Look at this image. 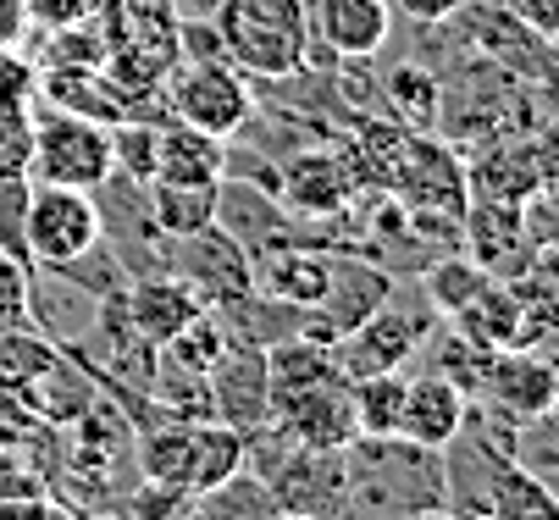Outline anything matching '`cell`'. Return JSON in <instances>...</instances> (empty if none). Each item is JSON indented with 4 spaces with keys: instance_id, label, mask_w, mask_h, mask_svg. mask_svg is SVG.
Listing matches in <instances>:
<instances>
[{
    "instance_id": "obj_1",
    "label": "cell",
    "mask_w": 559,
    "mask_h": 520,
    "mask_svg": "<svg viewBox=\"0 0 559 520\" xmlns=\"http://www.w3.org/2000/svg\"><path fill=\"white\" fill-rule=\"evenodd\" d=\"M227 66L245 78H294L310 66V7L305 0H222L216 7Z\"/></svg>"
},
{
    "instance_id": "obj_2",
    "label": "cell",
    "mask_w": 559,
    "mask_h": 520,
    "mask_svg": "<svg viewBox=\"0 0 559 520\" xmlns=\"http://www.w3.org/2000/svg\"><path fill=\"white\" fill-rule=\"evenodd\" d=\"M111 178V128L72 117V111H45L34 117V167L28 183H56V189H84L95 194Z\"/></svg>"
},
{
    "instance_id": "obj_3",
    "label": "cell",
    "mask_w": 559,
    "mask_h": 520,
    "mask_svg": "<svg viewBox=\"0 0 559 520\" xmlns=\"http://www.w3.org/2000/svg\"><path fill=\"white\" fill-rule=\"evenodd\" d=\"M23 244L34 271H56L100 244V205L84 189H56V183H28V210H23Z\"/></svg>"
},
{
    "instance_id": "obj_4",
    "label": "cell",
    "mask_w": 559,
    "mask_h": 520,
    "mask_svg": "<svg viewBox=\"0 0 559 520\" xmlns=\"http://www.w3.org/2000/svg\"><path fill=\"white\" fill-rule=\"evenodd\" d=\"M438 327V311L421 300V305H405L399 300V288H393V300L366 316L355 332H344L333 343V360L344 371V383H360V377H382V371H399V365H411L416 349L432 338Z\"/></svg>"
},
{
    "instance_id": "obj_5",
    "label": "cell",
    "mask_w": 559,
    "mask_h": 520,
    "mask_svg": "<svg viewBox=\"0 0 559 520\" xmlns=\"http://www.w3.org/2000/svg\"><path fill=\"white\" fill-rule=\"evenodd\" d=\"M167 106H173V122H189L200 133H216V138H233L238 128H250L255 117V89L238 66L227 61H183L167 72Z\"/></svg>"
},
{
    "instance_id": "obj_6",
    "label": "cell",
    "mask_w": 559,
    "mask_h": 520,
    "mask_svg": "<svg viewBox=\"0 0 559 520\" xmlns=\"http://www.w3.org/2000/svg\"><path fill=\"white\" fill-rule=\"evenodd\" d=\"M471 399L499 426H526L554 410V365L543 349H493Z\"/></svg>"
},
{
    "instance_id": "obj_7",
    "label": "cell",
    "mask_w": 559,
    "mask_h": 520,
    "mask_svg": "<svg viewBox=\"0 0 559 520\" xmlns=\"http://www.w3.org/2000/svg\"><path fill=\"white\" fill-rule=\"evenodd\" d=\"M167 271L183 277L194 293H200V305L205 311H222L233 300H245V293H255V271H250V255L238 250L216 221L189 239H173L167 250Z\"/></svg>"
},
{
    "instance_id": "obj_8",
    "label": "cell",
    "mask_w": 559,
    "mask_h": 520,
    "mask_svg": "<svg viewBox=\"0 0 559 520\" xmlns=\"http://www.w3.org/2000/svg\"><path fill=\"white\" fill-rule=\"evenodd\" d=\"M205 394H211V421L233 432H261L272 426V394H266V349L255 343H233L211 360L205 371Z\"/></svg>"
},
{
    "instance_id": "obj_9",
    "label": "cell",
    "mask_w": 559,
    "mask_h": 520,
    "mask_svg": "<svg viewBox=\"0 0 559 520\" xmlns=\"http://www.w3.org/2000/svg\"><path fill=\"white\" fill-rule=\"evenodd\" d=\"M393 271L371 255H338L328 266V288L316 300V322H322L328 343H338L344 332H355L366 316H377L388 300H393Z\"/></svg>"
},
{
    "instance_id": "obj_10",
    "label": "cell",
    "mask_w": 559,
    "mask_h": 520,
    "mask_svg": "<svg viewBox=\"0 0 559 520\" xmlns=\"http://www.w3.org/2000/svg\"><path fill=\"white\" fill-rule=\"evenodd\" d=\"M277 515H299V520H333L349 498H344V455H322V449H288L272 476H266Z\"/></svg>"
},
{
    "instance_id": "obj_11",
    "label": "cell",
    "mask_w": 559,
    "mask_h": 520,
    "mask_svg": "<svg viewBox=\"0 0 559 520\" xmlns=\"http://www.w3.org/2000/svg\"><path fill=\"white\" fill-rule=\"evenodd\" d=\"M117 305H122V322L150 343V349H162L167 338H178L205 305H200V293L173 277V271H144V277H128L122 293H117Z\"/></svg>"
},
{
    "instance_id": "obj_12",
    "label": "cell",
    "mask_w": 559,
    "mask_h": 520,
    "mask_svg": "<svg viewBox=\"0 0 559 520\" xmlns=\"http://www.w3.org/2000/svg\"><path fill=\"white\" fill-rule=\"evenodd\" d=\"M272 426L294 443V449H322V455H344L349 443L360 437L355 432V404H349V383H322L299 394L294 404H283L272 415Z\"/></svg>"
},
{
    "instance_id": "obj_13",
    "label": "cell",
    "mask_w": 559,
    "mask_h": 520,
    "mask_svg": "<svg viewBox=\"0 0 559 520\" xmlns=\"http://www.w3.org/2000/svg\"><path fill=\"white\" fill-rule=\"evenodd\" d=\"M305 7L310 39H322L333 61H371L393 34L388 0H305Z\"/></svg>"
},
{
    "instance_id": "obj_14",
    "label": "cell",
    "mask_w": 559,
    "mask_h": 520,
    "mask_svg": "<svg viewBox=\"0 0 559 520\" xmlns=\"http://www.w3.org/2000/svg\"><path fill=\"white\" fill-rule=\"evenodd\" d=\"M355 194V172L338 150H299L277 167V199L299 216H338Z\"/></svg>"
},
{
    "instance_id": "obj_15",
    "label": "cell",
    "mask_w": 559,
    "mask_h": 520,
    "mask_svg": "<svg viewBox=\"0 0 559 520\" xmlns=\"http://www.w3.org/2000/svg\"><path fill=\"white\" fill-rule=\"evenodd\" d=\"M465 410H471V399L454 383L421 371V377H405V404H399V432L393 437L416 443V449H443V443L460 432Z\"/></svg>"
},
{
    "instance_id": "obj_16",
    "label": "cell",
    "mask_w": 559,
    "mask_h": 520,
    "mask_svg": "<svg viewBox=\"0 0 559 520\" xmlns=\"http://www.w3.org/2000/svg\"><path fill=\"white\" fill-rule=\"evenodd\" d=\"M338 377H344V371H338V360H333V343L310 338V332L283 338V343L266 349V394H272V415H277L283 404H294L299 394L322 388V383H338Z\"/></svg>"
},
{
    "instance_id": "obj_17",
    "label": "cell",
    "mask_w": 559,
    "mask_h": 520,
    "mask_svg": "<svg viewBox=\"0 0 559 520\" xmlns=\"http://www.w3.org/2000/svg\"><path fill=\"white\" fill-rule=\"evenodd\" d=\"M328 266H333V255L310 250V244H283V250L250 261L255 293H266L277 305H299V311H316V300L328 288Z\"/></svg>"
},
{
    "instance_id": "obj_18",
    "label": "cell",
    "mask_w": 559,
    "mask_h": 520,
    "mask_svg": "<svg viewBox=\"0 0 559 520\" xmlns=\"http://www.w3.org/2000/svg\"><path fill=\"white\" fill-rule=\"evenodd\" d=\"M227 167V138L200 133L189 122L155 128V178L150 183H222Z\"/></svg>"
},
{
    "instance_id": "obj_19",
    "label": "cell",
    "mask_w": 559,
    "mask_h": 520,
    "mask_svg": "<svg viewBox=\"0 0 559 520\" xmlns=\"http://www.w3.org/2000/svg\"><path fill=\"white\" fill-rule=\"evenodd\" d=\"M471 343H483V349H515V338H521V300H515V288L510 282H488L476 300L465 305V311H454L449 316Z\"/></svg>"
},
{
    "instance_id": "obj_20",
    "label": "cell",
    "mask_w": 559,
    "mask_h": 520,
    "mask_svg": "<svg viewBox=\"0 0 559 520\" xmlns=\"http://www.w3.org/2000/svg\"><path fill=\"white\" fill-rule=\"evenodd\" d=\"M245 471V432H233L222 421H194V443H189V493L205 498L211 487H222L227 476Z\"/></svg>"
},
{
    "instance_id": "obj_21",
    "label": "cell",
    "mask_w": 559,
    "mask_h": 520,
    "mask_svg": "<svg viewBox=\"0 0 559 520\" xmlns=\"http://www.w3.org/2000/svg\"><path fill=\"white\" fill-rule=\"evenodd\" d=\"M382 100L411 133H427V128H438L443 84L427 72V61H399V66H388V78H382Z\"/></svg>"
},
{
    "instance_id": "obj_22",
    "label": "cell",
    "mask_w": 559,
    "mask_h": 520,
    "mask_svg": "<svg viewBox=\"0 0 559 520\" xmlns=\"http://www.w3.org/2000/svg\"><path fill=\"white\" fill-rule=\"evenodd\" d=\"M150 216L167 239H189L216 221V183H144Z\"/></svg>"
},
{
    "instance_id": "obj_23",
    "label": "cell",
    "mask_w": 559,
    "mask_h": 520,
    "mask_svg": "<svg viewBox=\"0 0 559 520\" xmlns=\"http://www.w3.org/2000/svg\"><path fill=\"white\" fill-rule=\"evenodd\" d=\"M61 365V349L34 327L0 332V399H28V388Z\"/></svg>"
},
{
    "instance_id": "obj_24",
    "label": "cell",
    "mask_w": 559,
    "mask_h": 520,
    "mask_svg": "<svg viewBox=\"0 0 559 520\" xmlns=\"http://www.w3.org/2000/svg\"><path fill=\"white\" fill-rule=\"evenodd\" d=\"M488 282H493V271L476 266L471 255H443V261H432V266L421 271V300H427L438 316H454V311H465Z\"/></svg>"
},
{
    "instance_id": "obj_25",
    "label": "cell",
    "mask_w": 559,
    "mask_h": 520,
    "mask_svg": "<svg viewBox=\"0 0 559 520\" xmlns=\"http://www.w3.org/2000/svg\"><path fill=\"white\" fill-rule=\"evenodd\" d=\"M111 56V39L95 17H78V23H61L50 28L45 39V56H39V72H100Z\"/></svg>"
},
{
    "instance_id": "obj_26",
    "label": "cell",
    "mask_w": 559,
    "mask_h": 520,
    "mask_svg": "<svg viewBox=\"0 0 559 520\" xmlns=\"http://www.w3.org/2000/svg\"><path fill=\"white\" fill-rule=\"evenodd\" d=\"M355 404V432L360 437H393L399 432V404H405V371H382V377L349 383Z\"/></svg>"
},
{
    "instance_id": "obj_27",
    "label": "cell",
    "mask_w": 559,
    "mask_h": 520,
    "mask_svg": "<svg viewBox=\"0 0 559 520\" xmlns=\"http://www.w3.org/2000/svg\"><path fill=\"white\" fill-rule=\"evenodd\" d=\"M194 509H200L205 520H277L272 487H266L261 476H250V471H238V476H227L222 487H211L205 498H194Z\"/></svg>"
},
{
    "instance_id": "obj_28",
    "label": "cell",
    "mask_w": 559,
    "mask_h": 520,
    "mask_svg": "<svg viewBox=\"0 0 559 520\" xmlns=\"http://www.w3.org/2000/svg\"><path fill=\"white\" fill-rule=\"evenodd\" d=\"M493 520H559V493L537 476H526L521 465H510L493 487V504H488Z\"/></svg>"
},
{
    "instance_id": "obj_29",
    "label": "cell",
    "mask_w": 559,
    "mask_h": 520,
    "mask_svg": "<svg viewBox=\"0 0 559 520\" xmlns=\"http://www.w3.org/2000/svg\"><path fill=\"white\" fill-rule=\"evenodd\" d=\"M432 332H438V327H432ZM488 354H493V349L471 343L460 327H449V332H438V343H432L427 365H432V377L454 383V388L471 399V394H476V377H483V365H488Z\"/></svg>"
},
{
    "instance_id": "obj_30",
    "label": "cell",
    "mask_w": 559,
    "mask_h": 520,
    "mask_svg": "<svg viewBox=\"0 0 559 520\" xmlns=\"http://www.w3.org/2000/svg\"><path fill=\"white\" fill-rule=\"evenodd\" d=\"M34 327V266L0 250V332Z\"/></svg>"
},
{
    "instance_id": "obj_31",
    "label": "cell",
    "mask_w": 559,
    "mask_h": 520,
    "mask_svg": "<svg viewBox=\"0 0 559 520\" xmlns=\"http://www.w3.org/2000/svg\"><path fill=\"white\" fill-rule=\"evenodd\" d=\"M34 167V111H0V183H17Z\"/></svg>"
},
{
    "instance_id": "obj_32",
    "label": "cell",
    "mask_w": 559,
    "mask_h": 520,
    "mask_svg": "<svg viewBox=\"0 0 559 520\" xmlns=\"http://www.w3.org/2000/svg\"><path fill=\"white\" fill-rule=\"evenodd\" d=\"M194 498L183 493V487H173V482H139V493L128 498V515L122 520H178L183 509H189Z\"/></svg>"
},
{
    "instance_id": "obj_33",
    "label": "cell",
    "mask_w": 559,
    "mask_h": 520,
    "mask_svg": "<svg viewBox=\"0 0 559 520\" xmlns=\"http://www.w3.org/2000/svg\"><path fill=\"white\" fill-rule=\"evenodd\" d=\"M34 84H39V66L17 50H0V111H28Z\"/></svg>"
},
{
    "instance_id": "obj_34",
    "label": "cell",
    "mask_w": 559,
    "mask_h": 520,
    "mask_svg": "<svg viewBox=\"0 0 559 520\" xmlns=\"http://www.w3.org/2000/svg\"><path fill=\"white\" fill-rule=\"evenodd\" d=\"M178 56L183 61H227L216 17H178Z\"/></svg>"
},
{
    "instance_id": "obj_35",
    "label": "cell",
    "mask_w": 559,
    "mask_h": 520,
    "mask_svg": "<svg viewBox=\"0 0 559 520\" xmlns=\"http://www.w3.org/2000/svg\"><path fill=\"white\" fill-rule=\"evenodd\" d=\"M460 7H465V0H388V12L405 17L411 28H443Z\"/></svg>"
},
{
    "instance_id": "obj_36",
    "label": "cell",
    "mask_w": 559,
    "mask_h": 520,
    "mask_svg": "<svg viewBox=\"0 0 559 520\" xmlns=\"http://www.w3.org/2000/svg\"><path fill=\"white\" fill-rule=\"evenodd\" d=\"M95 0H28V23H45V28H61V23H78L90 17Z\"/></svg>"
},
{
    "instance_id": "obj_37",
    "label": "cell",
    "mask_w": 559,
    "mask_h": 520,
    "mask_svg": "<svg viewBox=\"0 0 559 520\" xmlns=\"http://www.w3.org/2000/svg\"><path fill=\"white\" fill-rule=\"evenodd\" d=\"M504 12H510L515 23H526L532 34L554 39V12H559V0H504Z\"/></svg>"
},
{
    "instance_id": "obj_38",
    "label": "cell",
    "mask_w": 559,
    "mask_h": 520,
    "mask_svg": "<svg viewBox=\"0 0 559 520\" xmlns=\"http://www.w3.org/2000/svg\"><path fill=\"white\" fill-rule=\"evenodd\" d=\"M28 0H0V50H17L28 39Z\"/></svg>"
},
{
    "instance_id": "obj_39",
    "label": "cell",
    "mask_w": 559,
    "mask_h": 520,
    "mask_svg": "<svg viewBox=\"0 0 559 520\" xmlns=\"http://www.w3.org/2000/svg\"><path fill=\"white\" fill-rule=\"evenodd\" d=\"M167 7H173V17H216L222 0H167Z\"/></svg>"
},
{
    "instance_id": "obj_40",
    "label": "cell",
    "mask_w": 559,
    "mask_h": 520,
    "mask_svg": "<svg viewBox=\"0 0 559 520\" xmlns=\"http://www.w3.org/2000/svg\"><path fill=\"white\" fill-rule=\"evenodd\" d=\"M34 520H78V515H72V509H67V504H56V498H45V504H39V515H34Z\"/></svg>"
},
{
    "instance_id": "obj_41",
    "label": "cell",
    "mask_w": 559,
    "mask_h": 520,
    "mask_svg": "<svg viewBox=\"0 0 559 520\" xmlns=\"http://www.w3.org/2000/svg\"><path fill=\"white\" fill-rule=\"evenodd\" d=\"M449 520H493L488 509H449Z\"/></svg>"
},
{
    "instance_id": "obj_42",
    "label": "cell",
    "mask_w": 559,
    "mask_h": 520,
    "mask_svg": "<svg viewBox=\"0 0 559 520\" xmlns=\"http://www.w3.org/2000/svg\"><path fill=\"white\" fill-rule=\"evenodd\" d=\"M178 520H205V515H200V509H194V504H189V509H183V515H178Z\"/></svg>"
},
{
    "instance_id": "obj_43",
    "label": "cell",
    "mask_w": 559,
    "mask_h": 520,
    "mask_svg": "<svg viewBox=\"0 0 559 520\" xmlns=\"http://www.w3.org/2000/svg\"><path fill=\"white\" fill-rule=\"evenodd\" d=\"M95 520H117V515H95Z\"/></svg>"
}]
</instances>
